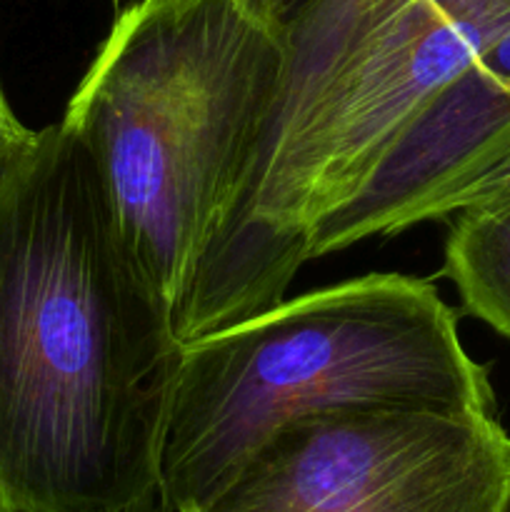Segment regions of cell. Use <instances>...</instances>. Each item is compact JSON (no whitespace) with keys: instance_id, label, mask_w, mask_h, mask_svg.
<instances>
[{"instance_id":"cell-1","label":"cell","mask_w":510,"mask_h":512,"mask_svg":"<svg viewBox=\"0 0 510 512\" xmlns=\"http://www.w3.org/2000/svg\"><path fill=\"white\" fill-rule=\"evenodd\" d=\"M183 340L65 120L0 168V512H128L160 490Z\"/></svg>"},{"instance_id":"cell-2","label":"cell","mask_w":510,"mask_h":512,"mask_svg":"<svg viewBox=\"0 0 510 512\" xmlns=\"http://www.w3.org/2000/svg\"><path fill=\"white\" fill-rule=\"evenodd\" d=\"M340 410L495 415L488 368L430 280H345L183 343L160 490L198 512L280 425Z\"/></svg>"},{"instance_id":"cell-3","label":"cell","mask_w":510,"mask_h":512,"mask_svg":"<svg viewBox=\"0 0 510 512\" xmlns=\"http://www.w3.org/2000/svg\"><path fill=\"white\" fill-rule=\"evenodd\" d=\"M275 0H140L115 20L63 120L93 150L125 238L173 310L278 93Z\"/></svg>"},{"instance_id":"cell-4","label":"cell","mask_w":510,"mask_h":512,"mask_svg":"<svg viewBox=\"0 0 510 512\" xmlns=\"http://www.w3.org/2000/svg\"><path fill=\"white\" fill-rule=\"evenodd\" d=\"M395 0H275L285 68L253 155L175 308L183 343L283 303L310 260L313 150L333 90Z\"/></svg>"},{"instance_id":"cell-5","label":"cell","mask_w":510,"mask_h":512,"mask_svg":"<svg viewBox=\"0 0 510 512\" xmlns=\"http://www.w3.org/2000/svg\"><path fill=\"white\" fill-rule=\"evenodd\" d=\"M495 415L340 410L280 425L198 512H498Z\"/></svg>"},{"instance_id":"cell-6","label":"cell","mask_w":510,"mask_h":512,"mask_svg":"<svg viewBox=\"0 0 510 512\" xmlns=\"http://www.w3.org/2000/svg\"><path fill=\"white\" fill-rule=\"evenodd\" d=\"M510 30V0H395L335 88L313 153L310 233L348 203L425 105Z\"/></svg>"},{"instance_id":"cell-7","label":"cell","mask_w":510,"mask_h":512,"mask_svg":"<svg viewBox=\"0 0 510 512\" xmlns=\"http://www.w3.org/2000/svg\"><path fill=\"white\" fill-rule=\"evenodd\" d=\"M453 215L443 275L473 318L510 340V200Z\"/></svg>"},{"instance_id":"cell-8","label":"cell","mask_w":510,"mask_h":512,"mask_svg":"<svg viewBox=\"0 0 510 512\" xmlns=\"http://www.w3.org/2000/svg\"><path fill=\"white\" fill-rule=\"evenodd\" d=\"M510 200V148L495 160L493 165L475 175L463 190L450 198L448 208H445V218L458 210L468 208H490V205L508 203Z\"/></svg>"},{"instance_id":"cell-9","label":"cell","mask_w":510,"mask_h":512,"mask_svg":"<svg viewBox=\"0 0 510 512\" xmlns=\"http://www.w3.org/2000/svg\"><path fill=\"white\" fill-rule=\"evenodd\" d=\"M33 135V130L25 128L18 118H15L13 108L8 105V98L0 85V168L13 158L15 150Z\"/></svg>"},{"instance_id":"cell-10","label":"cell","mask_w":510,"mask_h":512,"mask_svg":"<svg viewBox=\"0 0 510 512\" xmlns=\"http://www.w3.org/2000/svg\"><path fill=\"white\" fill-rule=\"evenodd\" d=\"M475 60H478L488 73H493L495 78L510 85V30L503 38L495 40V43L490 45L485 53H480Z\"/></svg>"},{"instance_id":"cell-11","label":"cell","mask_w":510,"mask_h":512,"mask_svg":"<svg viewBox=\"0 0 510 512\" xmlns=\"http://www.w3.org/2000/svg\"><path fill=\"white\" fill-rule=\"evenodd\" d=\"M128 512H178V510L168 503V498L163 495V490H158V493L150 495L148 500H143V503L135 505V508H130Z\"/></svg>"},{"instance_id":"cell-12","label":"cell","mask_w":510,"mask_h":512,"mask_svg":"<svg viewBox=\"0 0 510 512\" xmlns=\"http://www.w3.org/2000/svg\"><path fill=\"white\" fill-rule=\"evenodd\" d=\"M498 512H510V475H508V485H505V493H503V500H500Z\"/></svg>"}]
</instances>
